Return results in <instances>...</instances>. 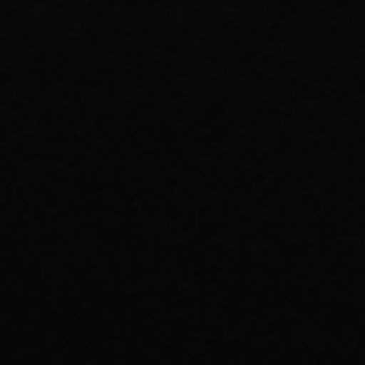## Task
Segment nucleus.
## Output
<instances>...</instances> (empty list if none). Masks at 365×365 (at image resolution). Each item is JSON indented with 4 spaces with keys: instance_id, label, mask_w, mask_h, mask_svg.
I'll return each mask as SVG.
<instances>
[]
</instances>
